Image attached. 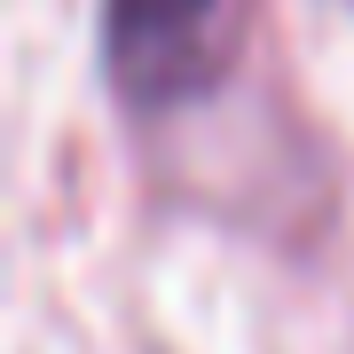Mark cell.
<instances>
[{"mask_svg": "<svg viewBox=\"0 0 354 354\" xmlns=\"http://www.w3.org/2000/svg\"><path fill=\"white\" fill-rule=\"evenodd\" d=\"M228 0H102V79L118 118L158 127L221 71Z\"/></svg>", "mask_w": 354, "mask_h": 354, "instance_id": "obj_1", "label": "cell"}, {"mask_svg": "<svg viewBox=\"0 0 354 354\" xmlns=\"http://www.w3.org/2000/svg\"><path fill=\"white\" fill-rule=\"evenodd\" d=\"M346 8H354V0H346Z\"/></svg>", "mask_w": 354, "mask_h": 354, "instance_id": "obj_2", "label": "cell"}]
</instances>
